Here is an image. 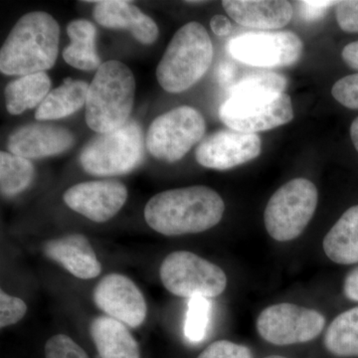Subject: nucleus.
<instances>
[{
    "label": "nucleus",
    "mask_w": 358,
    "mask_h": 358,
    "mask_svg": "<svg viewBox=\"0 0 358 358\" xmlns=\"http://www.w3.org/2000/svg\"><path fill=\"white\" fill-rule=\"evenodd\" d=\"M89 86L85 81L66 79L63 85L47 95L35 113V119L52 121L74 114L86 105Z\"/></svg>",
    "instance_id": "obj_21"
},
{
    "label": "nucleus",
    "mask_w": 358,
    "mask_h": 358,
    "mask_svg": "<svg viewBox=\"0 0 358 358\" xmlns=\"http://www.w3.org/2000/svg\"><path fill=\"white\" fill-rule=\"evenodd\" d=\"M264 358H288L285 357H281V355H271V357H264Z\"/></svg>",
    "instance_id": "obj_38"
},
{
    "label": "nucleus",
    "mask_w": 358,
    "mask_h": 358,
    "mask_svg": "<svg viewBox=\"0 0 358 358\" xmlns=\"http://www.w3.org/2000/svg\"><path fill=\"white\" fill-rule=\"evenodd\" d=\"M212 31L217 36H227L232 31V24L230 20L226 16L218 15L213 16L210 21Z\"/></svg>",
    "instance_id": "obj_35"
},
{
    "label": "nucleus",
    "mask_w": 358,
    "mask_h": 358,
    "mask_svg": "<svg viewBox=\"0 0 358 358\" xmlns=\"http://www.w3.org/2000/svg\"><path fill=\"white\" fill-rule=\"evenodd\" d=\"M92 2L96 3L94 18L103 27L128 30L134 38L145 45L154 43L159 37L157 23L131 2L122 0Z\"/></svg>",
    "instance_id": "obj_17"
},
{
    "label": "nucleus",
    "mask_w": 358,
    "mask_h": 358,
    "mask_svg": "<svg viewBox=\"0 0 358 358\" xmlns=\"http://www.w3.org/2000/svg\"><path fill=\"white\" fill-rule=\"evenodd\" d=\"M159 275L164 288L181 298H215L227 286L222 268L188 251L167 255L160 266Z\"/></svg>",
    "instance_id": "obj_8"
},
{
    "label": "nucleus",
    "mask_w": 358,
    "mask_h": 358,
    "mask_svg": "<svg viewBox=\"0 0 358 358\" xmlns=\"http://www.w3.org/2000/svg\"><path fill=\"white\" fill-rule=\"evenodd\" d=\"M75 143L74 134L57 124H29L20 127L9 136L10 154L24 159H43L63 154Z\"/></svg>",
    "instance_id": "obj_15"
},
{
    "label": "nucleus",
    "mask_w": 358,
    "mask_h": 358,
    "mask_svg": "<svg viewBox=\"0 0 358 358\" xmlns=\"http://www.w3.org/2000/svg\"><path fill=\"white\" fill-rule=\"evenodd\" d=\"M322 246L326 255L334 263H358V205L343 214L324 237Z\"/></svg>",
    "instance_id": "obj_20"
},
{
    "label": "nucleus",
    "mask_w": 358,
    "mask_h": 358,
    "mask_svg": "<svg viewBox=\"0 0 358 358\" xmlns=\"http://www.w3.org/2000/svg\"><path fill=\"white\" fill-rule=\"evenodd\" d=\"M145 152L143 129L134 120L122 128L99 134L80 155L84 171L95 176H117L140 166Z\"/></svg>",
    "instance_id": "obj_6"
},
{
    "label": "nucleus",
    "mask_w": 358,
    "mask_h": 358,
    "mask_svg": "<svg viewBox=\"0 0 358 358\" xmlns=\"http://www.w3.org/2000/svg\"><path fill=\"white\" fill-rule=\"evenodd\" d=\"M213 45L208 32L199 22L179 28L169 42L157 69L160 86L169 93L192 88L210 68Z\"/></svg>",
    "instance_id": "obj_4"
},
{
    "label": "nucleus",
    "mask_w": 358,
    "mask_h": 358,
    "mask_svg": "<svg viewBox=\"0 0 358 358\" xmlns=\"http://www.w3.org/2000/svg\"><path fill=\"white\" fill-rule=\"evenodd\" d=\"M136 95L133 72L124 63L110 60L100 66L87 95L86 122L98 134L122 128L129 121Z\"/></svg>",
    "instance_id": "obj_3"
},
{
    "label": "nucleus",
    "mask_w": 358,
    "mask_h": 358,
    "mask_svg": "<svg viewBox=\"0 0 358 358\" xmlns=\"http://www.w3.org/2000/svg\"><path fill=\"white\" fill-rule=\"evenodd\" d=\"M221 121L231 129L247 134L268 131L294 119L288 94L247 88L234 83L219 109Z\"/></svg>",
    "instance_id": "obj_5"
},
{
    "label": "nucleus",
    "mask_w": 358,
    "mask_h": 358,
    "mask_svg": "<svg viewBox=\"0 0 358 358\" xmlns=\"http://www.w3.org/2000/svg\"><path fill=\"white\" fill-rule=\"evenodd\" d=\"M197 358H253L247 346L228 341H218L211 343L200 353Z\"/></svg>",
    "instance_id": "obj_30"
},
{
    "label": "nucleus",
    "mask_w": 358,
    "mask_h": 358,
    "mask_svg": "<svg viewBox=\"0 0 358 358\" xmlns=\"http://www.w3.org/2000/svg\"><path fill=\"white\" fill-rule=\"evenodd\" d=\"M45 358H90L87 352L65 334H56L45 343Z\"/></svg>",
    "instance_id": "obj_27"
},
{
    "label": "nucleus",
    "mask_w": 358,
    "mask_h": 358,
    "mask_svg": "<svg viewBox=\"0 0 358 358\" xmlns=\"http://www.w3.org/2000/svg\"><path fill=\"white\" fill-rule=\"evenodd\" d=\"M350 136H352L353 145L358 152V117L353 121L350 127Z\"/></svg>",
    "instance_id": "obj_37"
},
{
    "label": "nucleus",
    "mask_w": 358,
    "mask_h": 358,
    "mask_svg": "<svg viewBox=\"0 0 358 358\" xmlns=\"http://www.w3.org/2000/svg\"><path fill=\"white\" fill-rule=\"evenodd\" d=\"M261 147L262 141L257 134L222 129L200 141L195 159L207 169L226 171L256 159L261 154Z\"/></svg>",
    "instance_id": "obj_12"
},
{
    "label": "nucleus",
    "mask_w": 358,
    "mask_h": 358,
    "mask_svg": "<svg viewBox=\"0 0 358 358\" xmlns=\"http://www.w3.org/2000/svg\"><path fill=\"white\" fill-rule=\"evenodd\" d=\"M338 2L333 1H301V13L308 20H315L322 17L327 8Z\"/></svg>",
    "instance_id": "obj_32"
},
{
    "label": "nucleus",
    "mask_w": 358,
    "mask_h": 358,
    "mask_svg": "<svg viewBox=\"0 0 358 358\" xmlns=\"http://www.w3.org/2000/svg\"><path fill=\"white\" fill-rule=\"evenodd\" d=\"M237 75L236 66L233 65L230 62H222L218 66L217 71H216V76L219 83L222 86H228L230 85L229 88L234 84L235 78Z\"/></svg>",
    "instance_id": "obj_33"
},
{
    "label": "nucleus",
    "mask_w": 358,
    "mask_h": 358,
    "mask_svg": "<svg viewBox=\"0 0 358 358\" xmlns=\"http://www.w3.org/2000/svg\"><path fill=\"white\" fill-rule=\"evenodd\" d=\"M90 334L101 358H141L140 345L126 324L109 315L96 317Z\"/></svg>",
    "instance_id": "obj_19"
},
{
    "label": "nucleus",
    "mask_w": 358,
    "mask_h": 358,
    "mask_svg": "<svg viewBox=\"0 0 358 358\" xmlns=\"http://www.w3.org/2000/svg\"><path fill=\"white\" fill-rule=\"evenodd\" d=\"M210 317V303L206 298L190 299L188 303L185 331L192 343H199L205 338Z\"/></svg>",
    "instance_id": "obj_26"
},
{
    "label": "nucleus",
    "mask_w": 358,
    "mask_h": 358,
    "mask_svg": "<svg viewBox=\"0 0 358 358\" xmlns=\"http://www.w3.org/2000/svg\"><path fill=\"white\" fill-rule=\"evenodd\" d=\"M60 27L50 14L33 11L17 21L0 51V71L11 76L44 72L58 57Z\"/></svg>",
    "instance_id": "obj_2"
},
{
    "label": "nucleus",
    "mask_w": 358,
    "mask_h": 358,
    "mask_svg": "<svg viewBox=\"0 0 358 358\" xmlns=\"http://www.w3.org/2000/svg\"><path fill=\"white\" fill-rule=\"evenodd\" d=\"M227 50L244 64L279 68L298 62L303 44L300 37L291 31L247 32L231 39Z\"/></svg>",
    "instance_id": "obj_10"
},
{
    "label": "nucleus",
    "mask_w": 358,
    "mask_h": 358,
    "mask_svg": "<svg viewBox=\"0 0 358 358\" xmlns=\"http://www.w3.org/2000/svg\"><path fill=\"white\" fill-rule=\"evenodd\" d=\"M50 78L45 72L18 78L6 86V109L9 114L16 115L36 106L39 107L50 93Z\"/></svg>",
    "instance_id": "obj_23"
},
{
    "label": "nucleus",
    "mask_w": 358,
    "mask_h": 358,
    "mask_svg": "<svg viewBox=\"0 0 358 358\" xmlns=\"http://www.w3.org/2000/svg\"><path fill=\"white\" fill-rule=\"evenodd\" d=\"M66 205L89 220L103 223L115 216L128 199L126 185L117 180L78 183L63 195Z\"/></svg>",
    "instance_id": "obj_14"
},
{
    "label": "nucleus",
    "mask_w": 358,
    "mask_h": 358,
    "mask_svg": "<svg viewBox=\"0 0 358 358\" xmlns=\"http://www.w3.org/2000/svg\"><path fill=\"white\" fill-rule=\"evenodd\" d=\"M67 33L71 43L63 51L66 63L79 70H98L102 64L96 51L95 25L86 20H73L67 26Z\"/></svg>",
    "instance_id": "obj_22"
},
{
    "label": "nucleus",
    "mask_w": 358,
    "mask_h": 358,
    "mask_svg": "<svg viewBox=\"0 0 358 358\" xmlns=\"http://www.w3.org/2000/svg\"><path fill=\"white\" fill-rule=\"evenodd\" d=\"M336 16L341 30L358 32V0H345L336 3Z\"/></svg>",
    "instance_id": "obj_31"
},
{
    "label": "nucleus",
    "mask_w": 358,
    "mask_h": 358,
    "mask_svg": "<svg viewBox=\"0 0 358 358\" xmlns=\"http://www.w3.org/2000/svg\"><path fill=\"white\" fill-rule=\"evenodd\" d=\"M257 331L261 338L275 345L305 343L324 331L326 319L317 310L294 303H277L259 315Z\"/></svg>",
    "instance_id": "obj_11"
},
{
    "label": "nucleus",
    "mask_w": 358,
    "mask_h": 358,
    "mask_svg": "<svg viewBox=\"0 0 358 358\" xmlns=\"http://www.w3.org/2000/svg\"><path fill=\"white\" fill-rule=\"evenodd\" d=\"M341 56L346 65L350 66L353 70L358 71V41L346 45Z\"/></svg>",
    "instance_id": "obj_36"
},
{
    "label": "nucleus",
    "mask_w": 358,
    "mask_h": 358,
    "mask_svg": "<svg viewBox=\"0 0 358 358\" xmlns=\"http://www.w3.org/2000/svg\"><path fill=\"white\" fill-rule=\"evenodd\" d=\"M43 254L79 279H94L102 272V265L84 235L71 234L48 240L43 244Z\"/></svg>",
    "instance_id": "obj_16"
},
{
    "label": "nucleus",
    "mask_w": 358,
    "mask_h": 358,
    "mask_svg": "<svg viewBox=\"0 0 358 358\" xmlns=\"http://www.w3.org/2000/svg\"><path fill=\"white\" fill-rule=\"evenodd\" d=\"M343 293L348 300L358 301V267L348 273L343 284Z\"/></svg>",
    "instance_id": "obj_34"
},
{
    "label": "nucleus",
    "mask_w": 358,
    "mask_h": 358,
    "mask_svg": "<svg viewBox=\"0 0 358 358\" xmlns=\"http://www.w3.org/2000/svg\"><path fill=\"white\" fill-rule=\"evenodd\" d=\"M327 352L341 358L358 357V307L341 313L327 327L324 339Z\"/></svg>",
    "instance_id": "obj_24"
},
{
    "label": "nucleus",
    "mask_w": 358,
    "mask_h": 358,
    "mask_svg": "<svg viewBox=\"0 0 358 358\" xmlns=\"http://www.w3.org/2000/svg\"><path fill=\"white\" fill-rule=\"evenodd\" d=\"M206 124L194 108L182 106L159 115L150 124L147 134L148 152L155 159L176 162L203 138Z\"/></svg>",
    "instance_id": "obj_9"
},
{
    "label": "nucleus",
    "mask_w": 358,
    "mask_h": 358,
    "mask_svg": "<svg viewBox=\"0 0 358 358\" xmlns=\"http://www.w3.org/2000/svg\"><path fill=\"white\" fill-rule=\"evenodd\" d=\"M331 94L341 105L358 110V74L341 78L334 85Z\"/></svg>",
    "instance_id": "obj_29"
},
{
    "label": "nucleus",
    "mask_w": 358,
    "mask_h": 358,
    "mask_svg": "<svg viewBox=\"0 0 358 358\" xmlns=\"http://www.w3.org/2000/svg\"><path fill=\"white\" fill-rule=\"evenodd\" d=\"M225 204L215 190L196 185L176 188L155 195L145 207V219L155 232L181 236L204 232L217 225Z\"/></svg>",
    "instance_id": "obj_1"
},
{
    "label": "nucleus",
    "mask_w": 358,
    "mask_h": 358,
    "mask_svg": "<svg viewBox=\"0 0 358 358\" xmlns=\"http://www.w3.org/2000/svg\"><path fill=\"white\" fill-rule=\"evenodd\" d=\"M222 6L238 24L254 29H279L293 17V6L286 0H224Z\"/></svg>",
    "instance_id": "obj_18"
},
{
    "label": "nucleus",
    "mask_w": 358,
    "mask_h": 358,
    "mask_svg": "<svg viewBox=\"0 0 358 358\" xmlns=\"http://www.w3.org/2000/svg\"><path fill=\"white\" fill-rule=\"evenodd\" d=\"M24 301L1 291L0 293V327L1 329L17 324L27 313Z\"/></svg>",
    "instance_id": "obj_28"
},
{
    "label": "nucleus",
    "mask_w": 358,
    "mask_h": 358,
    "mask_svg": "<svg viewBox=\"0 0 358 358\" xmlns=\"http://www.w3.org/2000/svg\"><path fill=\"white\" fill-rule=\"evenodd\" d=\"M93 300L106 315L134 329L141 326L147 317L145 296L124 275L115 273L103 277L94 289Z\"/></svg>",
    "instance_id": "obj_13"
},
{
    "label": "nucleus",
    "mask_w": 358,
    "mask_h": 358,
    "mask_svg": "<svg viewBox=\"0 0 358 358\" xmlns=\"http://www.w3.org/2000/svg\"><path fill=\"white\" fill-rule=\"evenodd\" d=\"M319 193L312 181L294 178L281 186L268 200L264 213L266 230L279 242L300 236L312 220Z\"/></svg>",
    "instance_id": "obj_7"
},
{
    "label": "nucleus",
    "mask_w": 358,
    "mask_h": 358,
    "mask_svg": "<svg viewBox=\"0 0 358 358\" xmlns=\"http://www.w3.org/2000/svg\"><path fill=\"white\" fill-rule=\"evenodd\" d=\"M34 178V166L29 159L0 152V190L3 196H14L24 192Z\"/></svg>",
    "instance_id": "obj_25"
}]
</instances>
